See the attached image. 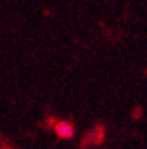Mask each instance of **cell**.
Instances as JSON below:
<instances>
[{
  "instance_id": "1",
  "label": "cell",
  "mask_w": 147,
  "mask_h": 149,
  "mask_svg": "<svg viewBox=\"0 0 147 149\" xmlns=\"http://www.w3.org/2000/svg\"><path fill=\"white\" fill-rule=\"evenodd\" d=\"M53 131L62 139H70L74 136V127L66 120H55L53 122Z\"/></svg>"
}]
</instances>
